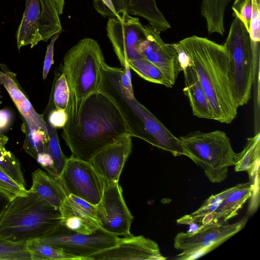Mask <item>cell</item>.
Masks as SVG:
<instances>
[{"mask_svg":"<svg viewBox=\"0 0 260 260\" xmlns=\"http://www.w3.org/2000/svg\"><path fill=\"white\" fill-rule=\"evenodd\" d=\"M247 221L245 217L231 224L212 222L201 225L192 233H178L174 238V247L181 252L176 259L192 260L207 254L240 232Z\"/></svg>","mask_w":260,"mask_h":260,"instance_id":"9","label":"cell"},{"mask_svg":"<svg viewBox=\"0 0 260 260\" xmlns=\"http://www.w3.org/2000/svg\"><path fill=\"white\" fill-rule=\"evenodd\" d=\"M132 69L139 76L149 82L163 85L168 88L171 86L161 71L154 64L144 58L128 62Z\"/></svg>","mask_w":260,"mask_h":260,"instance_id":"26","label":"cell"},{"mask_svg":"<svg viewBox=\"0 0 260 260\" xmlns=\"http://www.w3.org/2000/svg\"><path fill=\"white\" fill-rule=\"evenodd\" d=\"M61 223L59 209L35 193L18 196L10 201L0 219V237L25 242L51 233Z\"/></svg>","mask_w":260,"mask_h":260,"instance_id":"4","label":"cell"},{"mask_svg":"<svg viewBox=\"0 0 260 260\" xmlns=\"http://www.w3.org/2000/svg\"><path fill=\"white\" fill-rule=\"evenodd\" d=\"M178 43L190 58L212 108L214 120L231 123L239 106L224 46L196 35Z\"/></svg>","mask_w":260,"mask_h":260,"instance_id":"2","label":"cell"},{"mask_svg":"<svg viewBox=\"0 0 260 260\" xmlns=\"http://www.w3.org/2000/svg\"><path fill=\"white\" fill-rule=\"evenodd\" d=\"M105 60L98 42L90 38L80 40L63 58L62 72L76 101H81L98 91L101 81V64Z\"/></svg>","mask_w":260,"mask_h":260,"instance_id":"6","label":"cell"},{"mask_svg":"<svg viewBox=\"0 0 260 260\" xmlns=\"http://www.w3.org/2000/svg\"><path fill=\"white\" fill-rule=\"evenodd\" d=\"M59 14L53 0H25V9L16 34L17 45L46 42L62 30Z\"/></svg>","mask_w":260,"mask_h":260,"instance_id":"8","label":"cell"},{"mask_svg":"<svg viewBox=\"0 0 260 260\" xmlns=\"http://www.w3.org/2000/svg\"><path fill=\"white\" fill-rule=\"evenodd\" d=\"M0 82L7 89L14 103L20 112L28 108L31 104L26 98L16 79V75L4 64H1Z\"/></svg>","mask_w":260,"mask_h":260,"instance_id":"23","label":"cell"},{"mask_svg":"<svg viewBox=\"0 0 260 260\" xmlns=\"http://www.w3.org/2000/svg\"><path fill=\"white\" fill-rule=\"evenodd\" d=\"M61 137L72 155L89 162L98 152L128 133L113 102L99 91L81 101L70 93Z\"/></svg>","mask_w":260,"mask_h":260,"instance_id":"1","label":"cell"},{"mask_svg":"<svg viewBox=\"0 0 260 260\" xmlns=\"http://www.w3.org/2000/svg\"><path fill=\"white\" fill-rule=\"evenodd\" d=\"M46 124L49 138L46 152L51 157L56 174L58 177L68 158L61 151L56 128L51 126L47 121H46Z\"/></svg>","mask_w":260,"mask_h":260,"instance_id":"27","label":"cell"},{"mask_svg":"<svg viewBox=\"0 0 260 260\" xmlns=\"http://www.w3.org/2000/svg\"><path fill=\"white\" fill-rule=\"evenodd\" d=\"M31 260H78L77 258L40 241L38 239L26 242Z\"/></svg>","mask_w":260,"mask_h":260,"instance_id":"25","label":"cell"},{"mask_svg":"<svg viewBox=\"0 0 260 260\" xmlns=\"http://www.w3.org/2000/svg\"><path fill=\"white\" fill-rule=\"evenodd\" d=\"M31 176L32 185L29 190L59 209L67 195L58 179L40 169L35 171Z\"/></svg>","mask_w":260,"mask_h":260,"instance_id":"20","label":"cell"},{"mask_svg":"<svg viewBox=\"0 0 260 260\" xmlns=\"http://www.w3.org/2000/svg\"><path fill=\"white\" fill-rule=\"evenodd\" d=\"M98 91L109 98L121 113L132 137L171 153L174 156L188 153L179 138L174 135L148 109L139 102L123 86V69L112 67L103 61Z\"/></svg>","mask_w":260,"mask_h":260,"instance_id":"3","label":"cell"},{"mask_svg":"<svg viewBox=\"0 0 260 260\" xmlns=\"http://www.w3.org/2000/svg\"><path fill=\"white\" fill-rule=\"evenodd\" d=\"M38 239L78 260H90L92 254L114 246L120 238L102 229L86 235L70 230L60 224Z\"/></svg>","mask_w":260,"mask_h":260,"instance_id":"10","label":"cell"},{"mask_svg":"<svg viewBox=\"0 0 260 260\" xmlns=\"http://www.w3.org/2000/svg\"><path fill=\"white\" fill-rule=\"evenodd\" d=\"M144 25L138 17L130 15L123 19H108L107 35L125 74L131 76L128 62L143 58L137 50L144 37Z\"/></svg>","mask_w":260,"mask_h":260,"instance_id":"12","label":"cell"},{"mask_svg":"<svg viewBox=\"0 0 260 260\" xmlns=\"http://www.w3.org/2000/svg\"><path fill=\"white\" fill-rule=\"evenodd\" d=\"M116 11L121 19L129 16L127 11V0H112Z\"/></svg>","mask_w":260,"mask_h":260,"instance_id":"35","label":"cell"},{"mask_svg":"<svg viewBox=\"0 0 260 260\" xmlns=\"http://www.w3.org/2000/svg\"><path fill=\"white\" fill-rule=\"evenodd\" d=\"M132 147V137L129 133L126 134L98 152L89 162L105 183L119 182Z\"/></svg>","mask_w":260,"mask_h":260,"instance_id":"16","label":"cell"},{"mask_svg":"<svg viewBox=\"0 0 260 260\" xmlns=\"http://www.w3.org/2000/svg\"><path fill=\"white\" fill-rule=\"evenodd\" d=\"M22 126L25 135L23 148L26 152L36 159L39 154L46 151L49 140L47 130L24 120Z\"/></svg>","mask_w":260,"mask_h":260,"instance_id":"22","label":"cell"},{"mask_svg":"<svg viewBox=\"0 0 260 260\" xmlns=\"http://www.w3.org/2000/svg\"><path fill=\"white\" fill-rule=\"evenodd\" d=\"M90 260H165L158 244L143 236L120 238L114 246L98 252Z\"/></svg>","mask_w":260,"mask_h":260,"instance_id":"15","label":"cell"},{"mask_svg":"<svg viewBox=\"0 0 260 260\" xmlns=\"http://www.w3.org/2000/svg\"><path fill=\"white\" fill-rule=\"evenodd\" d=\"M232 9L235 14L249 31L252 14V0H235Z\"/></svg>","mask_w":260,"mask_h":260,"instance_id":"31","label":"cell"},{"mask_svg":"<svg viewBox=\"0 0 260 260\" xmlns=\"http://www.w3.org/2000/svg\"><path fill=\"white\" fill-rule=\"evenodd\" d=\"M8 138L0 133V169L18 184L25 186V181L18 159L5 148Z\"/></svg>","mask_w":260,"mask_h":260,"instance_id":"24","label":"cell"},{"mask_svg":"<svg viewBox=\"0 0 260 260\" xmlns=\"http://www.w3.org/2000/svg\"><path fill=\"white\" fill-rule=\"evenodd\" d=\"M173 45L177 52L184 74L183 92L188 99L193 115L200 118L214 120L212 108L190 57L178 42Z\"/></svg>","mask_w":260,"mask_h":260,"instance_id":"18","label":"cell"},{"mask_svg":"<svg viewBox=\"0 0 260 260\" xmlns=\"http://www.w3.org/2000/svg\"><path fill=\"white\" fill-rule=\"evenodd\" d=\"M223 46L229 56L236 100L242 106L251 98L259 56L253 55L249 31L236 16Z\"/></svg>","mask_w":260,"mask_h":260,"instance_id":"7","label":"cell"},{"mask_svg":"<svg viewBox=\"0 0 260 260\" xmlns=\"http://www.w3.org/2000/svg\"><path fill=\"white\" fill-rule=\"evenodd\" d=\"M11 118V114L6 109L0 110V133L6 128L9 124Z\"/></svg>","mask_w":260,"mask_h":260,"instance_id":"36","label":"cell"},{"mask_svg":"<svg viewBox=\"0 0 260 260\" xmlns=\"http://www.w3.org/2000/svg\"><path fill=\"white\" fill-rule=\"evenodd\" d=\"M0 260H31L25 242H15L0 237Z\"/></svg>","mask_w":260,"mask_h":260,"instance_id":"28","label":"cell"},{"mask_svg":"<svg viewBox=\"0 0 260 260\" xmlns=\"http://www.w3.org/2000/svg\"><path fill=\"white\" fill-rule=\"evenodd\" d=\"M260 134L247 139L246 144L240 153L236 154L234 165L236 172L246 171L251 178L258 176L259 169Z\"/></svg>","mask_w":260,"mask_h":260,"instance_id":"21","label":"cell"},{"mask_svg":"<svg viewBox=\"0 0 260 260\" xmlns=\"http://www.w3.org/2000/svg\"><path fill=\"white\" fill-rule=\"evenodd\" d=\"M144 37L137 50L142 57L158 68L172 87L182 71L177 52L172 44L166 43L160 33L150 25H144Z\"/></svg>","mask_w":260,"mask_h":260,"instance_id":"14","label":"cell"},{"mask_svg":"<svg viewBox=\"0 0 260 260\" xmlns=\"http://www.w3.org/2000/svg\"><path fill=\"white\" fill-rule=\"evenodd\" d=\"M257 7L260 9V0H255Z\"/></svg>","mask_w":260,"mask_h":260,"instance_id":"39","label":"cell"},{"mask_svg":"<svg viewBox=\"0 0 260 260\" xmlns=\"http://www.w3.org/2000/svg\"><path fill=\"white\" fill-rule=\"evenodd\" d=\"M67 119L68 115L66 110L54 108L49 112L47 122L56 128H63Z\"/></svg>","mask_w":260,"mask_h":260,"instance_id":"33","label":"cell"},{"mask_svg":"<svg viewBox=\"0 0 260 260\" xmlns=\"http://www.w3.org/2000/svg\"><path fill=\"white\" fill-rule=\"evenodd\" d=\"M28 190L0 169V194L11 201L18 196L27 195Z\"/></svg>","mask_w":260,"mask_h":260,"instance_id":"29","label":"cell"},{"mask_svg":"<svg viewBox=\"0 0 260 260\" xmlns=\"http://www.w3.org/2000/svg\"><path fill=\"white\" fill-rule=\"evenodd\" d=\"M57 179L67 196H75L95 205L102 199L106 183L88 161L72 155Z\"/></svg>","mask_w":260,"mask_h":260,"instance_id":"11","label":"cell"},{"mask_svg":"<svg viewBox=\"0 0 260 260\" xmlns=\"http://www.w3.org/2000/svg\"><path fill=\"white\" fill-rule=\"evenodd\" d=\"M101 229L116 236H131L134 217L123 197L119 182L105 183L102 199L96 205Z\"/></svg>","mask_w":260,"mask_h":260,"instance_id":"13","label":"cell"},{"mask_svg":"<svg viewBox=\"0 0 260 260\" xmlns=\"http://www.w3.org/2000/svg\"><path fill=\"white\" fill-rule=\"evenodd\" d=\"M70 96V88L64 74L58 76L55 80L53 91V102L55 108L66 110Z\"/></svg>","mask_w":260,"mask_h":260,"instance_id":"30","label":"cell"},{"mask_svg":"<svg viewBox=\"0 0 260 260\" xmlns=\"http://www.w3.org/2000/svg\"><path fill=\"white\" fill-rule=\"evenodd\" d=\"M10 201L0 194V219Z\"/></svg>","mask_w":260,"mask_h":260,"instance_id":"37","label":"cell"},{"mask_svg":"<svg viewBox=\"0 0 260 260\" xmlns=\"http://www.w3.org/2000/svg\"><path fill=\"white\" fill-rule=\"evenodd\" d=\"M59 211L61 224L70 230L88 235L101 229L97 206L77 197L67 196Z\"/></svg>","mask_w":260,"mask_h":260,"instance_id":"17","label":"cell"},{"mask_svg":"<svg viewBox=\"0 0 260 260\" xmlns=\"http://www.w3.org/2000/svg\"><path fill=\"white\" fill-rule=\"evenodd\" d=\"M179 138L189 158L202 168L210 182L219 183L225 180L229 168L236 164L237 153L225 132L196 131Z\"/></svg>","mask_w":260,"mask_h":260,"instance_id":"5","label":"cell"},{"mask_svg":"<svg viewBox=\"0 0 260 260\" xmlns=\"http://www.w3.org/2000/svg\"><path fill=\"white\" fill-rule=\"evenodd\" d=\"M59 34V33H57L53 36L51 39L50 43L47 47L43 66V77L44 79L46 78L51 67L53 63L54 46Z\"/></svg>","mask_w":260,"mask_h":260,"instance_id":"34","label":"cell"},{"mask_svg":"<svg viewBox=\"0 0 260 260\" xmlns=\"http://www.w3.org/2000/svg\"><path fill=\"white\" fill-rule=\"evenodd\" d=\"M60 15L63 13L65 0H53Z\"/></svg>","mask_w":260,"mask_h":260,"instance_id":"38","label":"cell"},{"mask_svg":"<svg viewBox=\"0 0 260 260\" xmlns=\"http://www.w3.org/2000/svg\"><path fill=\"white\" fill-rule=\"evenodd\" d=\"M93 6L95 10L105 18L121 19L112 0H94Z\"/></svg>","mask_w":260,"mask_h":260,"instance_id":"32","label":"cell"},{"mask_svg":"<svg viewBox=\"0 0 260 260\" xmlns=\"http://www.w3.org/2000/svg\"><path fill=\"white\" fill-rule=\"evenodd\" d=\"M251 182L238 184L224 190L223 198L204 225L216 222H226L236 216L247 201L255 193Z\"/></svg>","mask_w":260,"mask_h":260,"instance_id":"19","label":"cell"}]
</instances>
